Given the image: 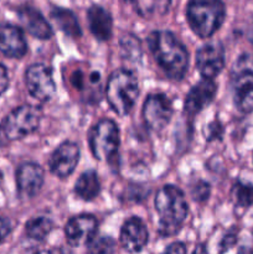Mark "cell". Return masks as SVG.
<instances>
[{
  "instance_id": "obj_1",
  "label": "cell",
  "mask_w": 253,
  "mask_h": 254,
  "mask_svg": "<svg viewBox=\"0 0 253 254\" xmlns=\"http://www.w3.org/2000/svg\"><path fill=\"white\" fill-rule=\"evenodd\" d=\"M148 46L156 64L173 81H181L189 69L190 56L183 42L170 31L158 30L148 36Z\"/></svg>"
},
{
  "instance_id": "obj_2",
  "label": "cell",
  "mask_w": 253,
  "mask_h": 254,
  "mask_svg": "<svg viewBox=\"0 0 253 254\" xmlns=\"http://www.w3.org/2000/svg\"><path fill=\"white\" fill-rule=\"evenodd\" d=\"M154 205L159 215V233L163 237L179 233L189 213V206L183 191L178 186H163L156 192Z\"/></svg>"
},
{
  "instance_id": "obj_3",
  "label": "cell",
  "mask_w": 253,
  "mask_h": 254,
  "mask_svg": "<svg viewBox=\"0 0 253 254\" xmlns=\"http://www.w3.org/2000/svg\"><path fill=\"white\" fill-rule=\"evenodd\" d=\"M139 96L135 74L126 68L116 69L109 76L106 86V98L112 111L119 117L130 113Z\"/></svg>"
},
{
  "instance_id": "obj_4",
  "label": "cell",
  "mask_w": 253,
  "mask_h": 254,
  "mask_svg": "<svg viewBox=\"0 0 253 254\" xmlns=\"http://www.w3.org/2000/svg\"><path fill=\"white\" fill-rule=\"evenodd\" d=\"M186 17L191 30L202 39L211 37L223 24L226 7L222 0H190Z\"/></svg>"
},
{
  "instance_id": "obj_5",
  "label": "cell",
  "mask_w": 253,
  "mask_h": 254,
  "mask_svg": "<svg viewBox=\"0 0 253 254\" xmlns=\"http://www.w3.org/2000/svg\"><path fill=\"white\" fill-rule=\"evenodd\" d=\"M233 103L241 113L253 112V54H242L230 72Z\"/></svg>"
},
{
  "instance_id": "obj_6",
  "label": "cell",
  "mask_w": 253,
  "mask_h": 254,
  "mask_svg": "<svg viewBox=\"0 0 253 254\" xmlns=\"http://www.w3.org/2000/svg\"><path fill=\"white\" fill-rule=\"evenodd\" d=\"M42 112L37 107L20 106L10 112L0 123V144L20 140L39 129Z\"/></svg>"
},
{
  "instance_id": "obj_7",
  "label": "cell",
  "mask_w": 253,
  "mask_h": 254,
  "mask_svg": "<svg viewBox=\"0 0 253 254\" xmlns=\"http://www.w3.org/2000/svg\"><path fill=\"white\" fill-rule=\"evenodd\" d=\"M88 143L94 159L112 164L118 158L119 128L111 119H101L91 128Z\"/></svg>"
},
{
  "instance_id": "obj_8",
  "label": "cell",
  "mask_w": 253,
  "mask_h": 254,
  "mask_svg": "<svg viewBox=\"0 0 253 254\" xmlns=\"http://www.w3.org/2000/svg\"><path fill=\"white\" fill-rule=\"evenodd\" d=\"M25 84L30 96L39 102H49L56 93L51 68L44 64H34L26 69Z\"/></svg>"
},
{
  "instance_id": "obj_9",
  "label": "cell",
  "mask_w": 253,
  "mask_h": 254,
  "mask_svg": "<svg viewBox=\"0 0 253 254\" xmlns=\"http://www.w3.org/2000/svg\"><path fill=\"white\" fill-rule=\"evenodd\" d=\"M173 117V104L163 93L148 96L143 106V119L150 130L161 131L166 128Z\"/></svg>"
},
{
  "instance_id": "obj_10",
  "label": "cell",
  "mask_w": 253,
  "mask_h": 254,
  "mask_svg": "<svg viewBox=\"0 0 253 254\" xmlns=\"http://www.w3.org/2000/svg\"><path fill=\"white\" fill-rule=\"evenodd\" d=\"M196 67L205 79H213L225 67V49L220 41H210L196 52Z\"/></svg>"
},
{
  "instance_id": "obj_11",
  "label": "cell",
  "mask_w": 253,
  "mask_h": 254,
  "mask_svg": "<svg viewBox=\"0 0 253 254\" xmlns=\"http://www.w3.org/2000/svg\"><path fill=\"white\" fill-rule=\"evenodd\" d=\"M79 146L73 141H63L60 144L49 159L50 171L60 179L71 175L79 161Z\"/></svg>"
},
{
  "instance_id": "obj_12",
  "label": "cell",
  "mask_w": 253,
  "mask_h": 254,
  "mask_svg": "<svg viewBox=\"0 0 253 254\" xmlns=\"http://www.w3.org/2000/svg\"><path fill=\"white\" fill-rule=\"evenodd\" d=\"M98 222L92 215H78L68 220L64 226L67 243L72 247H79L89 242L96 236Z\"/></svg>"
},
{
  "instance_id": "obj_13",
  "label": "cell",
  "mask_w": 253,
  "mask_h": 254,
  "mask_svg": "<svg viewBox=\"0 0 253 254\" xmlns=\"http://www.w3.org/2000/svg\"><path fill=\"white\" fill-rule=\"evenodd\" d=\"M44 170L36 163H22L16 170V185L19 195L24 198H32L41 191L44 185Z\"/></svg>"
},
{
  "instance_id": "obj_14",
  "label": "cell",
  "mask_w": 253,
  "mask_h": 254,
  "mask_svg": "<svg viewBox=\"0 0 253 254\" xmlns=\"http://www.w3.org/2000/svg\"><path fill=\"white\" fill-rule=\"evenodd\" d=\"M119 241L126 252L138 253L143 251L149 241V232L144 221L136 216L128 218L122 226Z\"/></svg>"
},
{
  "instance_id": "obj_15",
  "label": "cell",
  "mask_w": 253,
  "mask_h": 254,
  "mask_svg": "<svg viewBox=\"0 0 253 254\" xmlns=\"http://www.w3.org/2000/svg\"><path fill=\"white\" fill-rule=\"evenodd\" d=\"M217 93V84L212 79L202 78L198 83L192 86V88L186 94L185 113L189 117H193L200 113L203 108L208 106Z\"/></svg>"
},
{
  "instance_id": "obj_16",
  "label": "cell",
  "mask_w": 253,
  "mask_h": 254,
  "mask_svg": "<svg viewBox=\"0 0 253 254\" xmlns=\"http://www.w3.org/2000/svg\"><path fill=\"white\" fill-rule=\"evenodd\" d=\"M0 52L10 59H21L27 52V44L20 27L11 24L0 25Z\"/></svg>"
},
{
  "instance_id": "obj_17",
  "label": "cell",
  "mask_w": 253,
  "mask_h": 254,
  "mask_svg": "<svg viewBox=\"0 0 253 254\" xmlns=\"http://www.w3.org/2000/svg\"><path fill=\"white\" fill-rule=\"evenodd\" d=\"M17 15L22 26L30 35L40 40H49L52 36V27L44 15L29 4L21 5L17 9Z\"/></svg>"
},
{
  "instance_id": "obj_18",
  "label": "cell",
  "mask_w": 253,
  "mask_h": 254,
  "mask_svg": "<svg viewBox=\"0 0 253 254\" xmlns=\"http://www.w3.org/2000/svg\"><path fill=\"white\" fill-rule=\"evenodd\" d=\"M87 20H88L89 30L97 40L108 41L111 39L113 20L111 14L104 7L99 5H92L87 10Z\"/></svg>"
},
{
  "instance_id": "obj_19",
  "label": "cell",
  "mask_w": 253,
  "mask_h": 254,
  "mask_svg": "<svg viewBox=\"0 0 253 254\" xmlns=\"http://www.w3.org/2000/svg\"><path fill=\"white\" fill-rule=\"evenodd\" d=\"M134 11L144 19L164 16L170 9L171 0H124Z\"/></svg>"
},
{
  "instance_id": "obj_20",
  "label": "cell",
  "mask_w": 253,
  "mask_h": 254,
  "mask_svg": "<svg viewBox=\"0 0 253 254\" xmlns=\"http://www.w3.org/2000/svg\"><path fill=\"white\" fill-rule=\"evenodd\" d=\"M101 191L98 175L94 170L84 171L74 184V193L84 201H92Z\"/></svg>"
},
{
  "instance_id": "obj_21",
  "label": "cell",
  "mask_w": 253,
  "mask_h": 254,
  "mask_svg": "<svg viewBox=\"0 0 253 254\" xmlns=\"http://www.w3.org/2000/svg\"><path fill=\"white\" fill-rule=\"evenodd\" d=\"M51 17L60 27V30H62L66 35L71 37L81 36V26H79L76 15L71 10L64 9V7H54L51 10Z\"/></svg>"
},
{
  "instance_id": "obj_22",
  "label": "cell",
  "mask_w": 253,
  "mask_h": 254,
  "mask_svg": "<svg viewBox=\"0 0 253 254\" xmlns=\"http://www.w3.org/2000/svg\"><path fill=\"white\" fill-rule=\"evenodd\" d=\"M55 225L52 220L44 216L34 217L29 220L25 225V233L27 237L34 241H44L54 230Z\"/></svg>"
},
{
  "instance_id": "obj_23",
  "label": "cell",
  "mask_w": 253,
  "mask_h": 254,
  "mask_svg": "<svg viewBox=\"0 0 253 254\" xmlns=\"http://www.w3.org/2000/svg\"><path fill=\"white\" fill-rule=\"evenodd\" d=\"M231 197L237 207L250 208L253 205V185L237 181L232 186Z\"/></svg>"
},
{
  "instance_id": "obj_24",
  "label": "cell",
  "mask_w": 253,
  "mask_h": 254,
  "mask_svg": "<svg viewBox=\"0 0 253 254\" xmlns=\"http://www.w3.org/2000/svg\"><path fill=\"white\" fill-rule=\"evenodd\" d=\"M121 47L123 57L128 61L131 62H139L141 60V45L139 42L138 37L134 35L126 34L121 39Z\"/></svg>"
},
{
  "instance_id": "obj_25",
  "label": "cell",
  "mask_w": 253,
  "mask_h": 254,
  "mask_svg": "<svg viewBox=\"0 0 253 254\" xmlns=\"http://www.w3.org/2000/svg\"><path fill=\"white\" fill-rule=\"evenodd\" d=\"M116 250V242L109 236H94L87 243L88 254H113Z\"/></svg>"
},
{
  "instance_id": "obj_26",
  "label": "cell",
  "mask_w": 253,
  "mask_h": 254,
  "mask_svg": "<svg viewBox=\"0 0 253 254\" xmlns=\"http://www.w3.org/2000/svg\"><path fill=\"white\" fill-rule=\"evenodd\" d=\"M211 188L210 184L203 180H197L191 186V196L197 202H205L210 197Z\"/></svg>"
},
{
  "instance_id": "obj_27",
  "label": "cell",
  "mask_w": 253,
  "mask_h": 254,
  "mask_svg": "<svg viewBox=\"0 0 253 254\" xmlns=\"http://www.w3.org/2000/svg\"><path fill=\"white\" fill-rule=\"evenodd\" d=\"M223 134V127L220 122L215 121L212 123L208 124L207 127H205V139L208 141L216 140V139L222 138Z\"/></svg>"
},
{
  "instance_id": "obj_28",
  "label": "cell",
  "mask_w": 253,
  "mask_h": 254,
  "mask_svg": "<svg viewBox=\"0 0 253 254\" xmlns=\"http://www.w3.org/2000/svg\"><path fill=\"white\" fill-rule=\"evenodd\" d=\"M237 243V233L236 232H230L222 238V241L220 242V253L223 254L227 251H230L231 248L235 247V245Z\"/></svg>"
},
{
  "instance_id": "obj_29",
  "label": "cell",
  "mask_w": 253,
  "mask_h": 254,
  "mask_svg": "<svg viewBox=\"0 0 253 254\" xmlns=\"http://www.w3.org/2000/svg\"><path fill=\"white\" fill-rule=\"evenodd\" d=\"M163 254H188V248H186L185 243L174 242L166 247Z\"/></svg>"
},
{
  "instance_id": "obj_30",
  "label": "cell",
  "mask_w": 253,
  "mask_h": 254,
  "mask_svg": "<svg viewBox=\"0 0 253 254\" xmlns=\"http://www.w3.org/2000/svg\"><path fill=\"white\" fill-rule=\"evenodd\" d=\"M12 230V225L7 218L0 217V243L10 235Z\"/></svg>"
},
{
  "instance_id": "obj_31",
  "label": "cell",
  "mask_w": 253,
  "mask_h": 254,
  "mask_svg": "<svg viewBox=\"0 0 253 254\" xmlns=\"http://www.w3.org/2000/svg\"><path fill=\"white\" fill-rule=\"evenodd\" d=\"M9 87V74L2 64H0V96L4 93Z\"/></svg>"
},
{
  "instance_id": "obj_32",
  "label": "cell",
  "mask_w": 253,
  "mask_h": 254,
  "mask_svg": "<svg viewBox=\"0 0 253 254\" xmlns=\"http://www.w3.org/2000/svg\"><path fill=\"white\" fill-rule=\"evenodd\" d=\"M35 254H63V252L61 250H57V248H51V250L37 251Z\"/></svg>"
},
{
  "instance_id": "obj_33",
  "label": "cell",
  "mask_w": 253,
  "mask_h": 254,
  "mask_svg": "<svg viewBox=\"0 0 253 254\" xmlns=\"http://www.w3.org/2000/svg\"><path fill=\"white\" fill-rule=\"evenodd\" d=\"M237 254H253V246H242Z\"/></svg>"
},
{
  "instance_id": "obj_34",
  "label": "cell",
  "mask_w": 253,
  "mask_h": 254,
  "mask_svg": "<svg viewBox=\"0 0 253 254\" xmlns=\"http://www.w3.org/2000/svg\"><path fill=\"white\" fill-rule=\"evenodd\" d=\"M192 254H208L207 253V250H206V247L203 245H198L197 247L193 250Z\"/></svg>"
},
{
  "instance_id": "obj_35",
  "label": "cell",
  "mask_w": 253,
  "mask_h": 254,
  "mask_svg": "<svg viewBox=\"0 0 253 254\" xmlns=\"http://www.w3.org/2000/svg\"><path fill=\"white\" fill-rule=\"evenodd\" d=\"M1 181H2V173L0 171V184H1Z\"/></svg>"
}]
</instances>
